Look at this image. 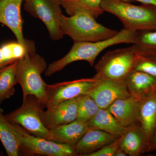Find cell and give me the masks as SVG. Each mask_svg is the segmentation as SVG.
I'll use <instances>...</instances> for the list:
<instances>
[{"label":"cell","mask_w":156,"mask_h":156,"mask_svg":"<svg viewBox=\"0 0 156 156\" xmlns=\"http://www.w3.org/2000/svg\"><path fill=\"white\" fill-rule=\"evenodd\" d=\"M135 33L124 28L114 36L107 40L96 42H74L70 50L65 56L48 66L45 71V75L50 76L70 63L78 61L87 62L92 67L98 55L107 48L119 44H133Z\"/></svg>","instance_id":"1"},{"label":"cell","mask_w":156,"mask_h":156,"mask_svg":"<svg viewBox=\"0 0 156 156\" xmlns=\"http://www.w3.org/2000/svg\"><path fill=\"white\" fill-rule=\"evenodd\" d=\"M47 67L44 58L36 52L27 53L17 60L16 78L22 88L23 99L32 95L46 106L48 85L42 79L41 75Z\"/></svg>","instance_id":"2"},{"label":"cell","mask_w":156,"mask_h":156,"mask_svg":"<svg viewBox=\"0 0 156 156\" xmlns=\"http://www.w3.org/2000/svg\"><path fill=\"white\" fill-rule=\"evenodd\" d=\"M104 12L115 15L124 28L134 32L156 30V7L150 5H135L121 0H103Z\"/></svg>","instance_id":"3"},{"label":"cell","mask_w":156,"mask_h":156,"mask_svg":"<svg viewBox=\"0 0 156 156\" xmlns=\"http://www.w3.org/2000/svg\"><path fill=\"white\" fill-rule=\"evenodd\" d=\"M60 27L64 35L74 42H96L110 38L117 30L98 23L95 17L84 12H77L69 17L62 15Z\"/></svg>","instance_id":"4"},{"label":"cell","mask_w":156,"mask_h":156,"mask_svg":"<svg viewBox=\"0 0 156 156\" xmlns=\"http://www.w3.org/2000/svg\"><path fill=\"white\" fill-rule=\"evenodd\" d=\"M138 54L133 45L109 51L95 65L93 77L98 80L124 82L134 69Z\"/></svg>","instance_id":"5"},{"label":"cell","mask_w":156,"mask_h":156,"mask_svg":"<svg viewBox=\"0 0 156 156\" xmlns=\"http://www.w3.org/2000/svg\"><path fill=\"white\" fill-rule=\"evenodd\" d=\"M44 106L36 98L29 95L23 99L20 108L5 116L10 122L19 125L30 134L51 140V131L45 127L41 119Z\"/></svg>","instance_id":"6"},{"label":"cell","mask_w":156,"mask_h":156,"mask_svg":"<svg viewBox=\"0 0 156 156\" xmlns=\"http://www.w3.org/2000/svg\"><path fill=\"white\" fill-rule=\"evenodd\" d=\"M13 124L20 143V154L21 152L27 155L77 156L74 148L71 146L34 136L19 125Z\"/></svg>","instance_id":"7"},{"label":"cell","mask_w":156,"mask_h":156,"mask_svg":"<svg viewBox=\"0 0 156 156\" xmlns=\"http://www.w3.org/2000/svg\"><path fill=\"white\" fill-rule=\"evenodd\" d=\"M23 2L27 12L44 23L51 40L63 38L64 35L60 24L63 14L58 0H23Z\"/></svg>","instance_id":"8"},{"label":"cell","mask_w":156,"mask_h":156,"mask_svg":"<svg viewBox=\"0 0 156 156\" xmlns=\"http://www.w3.org/2000/svg\"><path fill=\"white\" fill-rule=\"evenodd\" d=\"M100 80L94 77L58 83L48 86V101L46 108L62 101L88 94Z\"/></svg>","instance_id":"9"},{"label":"cell","mask_w":156,"mask_h":156,"mask_svg":"<svg viewBox=\"0 0 156 156\" xmlns=\"http://www.w3.org/2000/svg\"><path fill=\"white\" fill-rule=\"evenodd\" d=\"M23 3V0H0V23L11 30L18 43L29 46L34 42L23 36L21 12Z\"/></svg>","instance_id":"10"},{"label":"cell","mask_w":156,"mask_h":156,"mask_svg":"<svg viewBox=\"0 0 156 156\" xmlns=\"http://www.w3.org/2000/svg\"><path fill=\"white\" fill-rule=\"evenodd\" d=\"M79 97L49 107L46 111L43 110L41 119L45 127L50 130L76 120Z\"/></svg>","instance_id":"11"},{"label":"cell","mask_w":156,"mask_h":156,"mask_svg":"<svg viewBox=\"0 0 156 156\" xmlns=\"http://www.w3.org/2000/svg\"><path fill=\"white\" fill-rule=\"evenodd\" d=\"M88 95L100 108L107 109L116 101L130 95L125 82L100 80Z\"/></svg>","instance_id":"12"},{"label":"cell","mask_w":156,"mask_h":156,"mask_svg":"<svg viewBox=\"0 0 156 156\" xmlns=\"http://www.w3.org/2000/svg\"><path fill=\"white\" fill-rule=\"evenodd\" d=\"M140 100L130 95L116 101L107 109L122 126L128 128L139 124Z\"/></svg>","instance_id":"13"},{"label":"cell","mask_w":156,"mask_h":156,"mask_svg":"<svg viewBox=\"0 0 156 156\" xmlns=\"http://www.w3.org/2000/svg\"><path fill=\"white\" fill-rule=\"evenodd\" d=\"M117 140L119 147L127 155L139 156L147 152L148 142L139 124L127 128Z\"/></svg>","instance_id":"14"},{"label":"cell","mask_w":156,"mask_h":156,"mask_svg":"<svg viewBox=\"0 0 156 156\" xmlns=\"http://www.w3.org/2000/svg\"><path fill=\"white\" fill-rule=\"evenodd\" d=\"M118 138L105 131L89 129L74 148L77 155L89 156Z\"/></svg>","instance_id":"15"},{"label":"cell","mask_w":156,"mask_h":156,"mask_svg":"<svg viewBox=\"0 0 156 156\" xmlns=\"http://www.w3.org/2000/svg\"><path fill=\"white\" fill-rule=\"evenodd\" d=\"M87 123L76 120L50 129L52 141L74 147L89 130Z\"/></svg>","instance_id":"16"},{"label":"cell","mask_w":156,"mask_h":156,"mask_svg":"<svg viewBox=\"0 0 156 156\" xmlns=\"http://www.w3.org/2000/svg\"><path fill=\"white\" fill-rule=\"evenodd\" d=\"M138 119L149 145L156 127V90L140 99Z\"/></svg>","instance_id":"17"},{"label":"cell","mask_w":156,"mask_h":156,"mask_svg":"<svg viewBox=\"0 0 156 156\" xmlns=\"http://www.w3.org/2000/svg\"><path fill=\"white\" fill-rule=\"evenodd\" d=\"M124 82L129 94L139 99L156 90V77L139 71H131Z\"/></svg>","instance_id":"18"},{"label":"cell","mask_w":156,"mask_h":156,"mask_svg":"<svg viewBox=\"0 0 156 156\" xmlns=\"http://www.w3.org/2000/svg\"><path fill=\"white\" fill-rule=\"evenodd\" d=\"M88 128L97 129L120 137L127 128L123 127L111 113L108 109L100 108L90 121L87 122Z\"/></svg>","instance_id":"19"},{"label":"cell","mask_w":156,"mask_h":156,"mask_svg":"<svg viewBox=\"0 0 156 156\" xmlns=\"http://www.w3.org/2000/svg\"><path fill=\"white\" fill-rule=\"evenodd\" d=\"M0 140L2 143L6 153L9 156L20 154V143L13 123L10 122L3 114L0 107Z\"/></svg>","instance_id":"20"},{"label":"cell","mask_w":156,"mask_h":156,"mask_svg":"<svg viewBox=\"0 0 156 156\" xmlns=\"http://www.w3.org/2000/svg\"><path fill=\"white\" fill-rule=\"evenodd\" d=\"M61 7L69 16L76 12H84L95 19L103 14L101 4L103 0H58Z\"/></svg>","instance_id":"21"},{"label":"cell","mask_w":156,"mask_h":156,"mask_svg":"<svg viewBox=\"0 0 156 156\" xmlns=\"http://www.w3.org/2000/svg\"><path fill=\"white\" fill-rule=\"evenodd\" d=\"M17 61L0 69V102L14 95V87L17 83L16 78Z\"/></svg>","instance_id":"22"},{"label":"cell","mask_w":156,"mask_h":156,"mask_svg":"<svg viewBox=\"0 0 156 156\" xmlns=\"http://www.w3.org/2000/svg\"><path fill=\"white\" fill-rule=\"evenodd\" d=\"M132 45L140 54L156 56V30L135 32Z\"/></svg>","instance_id":"23"},{"label":"cell","mask_w":156,"mask_h":156,"mask_svg":"<svg viewBox=\"0 0 156 156\" xmlns=\"http://www.w3.org/2000/svg\"><path fill=\"white\" fill-rule=\"evenodd\" d=\"M5 59L9 63L17 61L27 53L36 52L34 42L29 46H25L18 42L6 43L0 48Z\"/></svg>","instance_id":"24"},{"label":"cell","mask_w":156,"mask_h":156,"mask_svg":"<svg viewBox=\"0 0 156 156\" xmlns=\"http://www.w3.org/2000/svg\"><path fill=\"white\" fill-rule=\"evenodd\" d=\"M100 108L88 94L79 97L76 119L87 123L93 118Z\"/></svg>","instance_id":"25"},{"label":"cell","mask_w":156,"mask_h":156,"mask_svg":"<svg viewBox=\"0 0 156 156\" xmlns=\"http://www.w3.org/2000/svg\"><path fill=\"white\" fill-rule=\"evenodd\" d=\"M134 69L156 77V56L138 53Z\"/></svg>","instance_id":"26"},{"label":"cell","mask_w":156,"mask_h":156,"mask_svg":"<svg viewBox=\"0 0 156 156\" xmlns=\"http://www.w3.org/2000/svg\"><path fill=\"white\" fill-rule=\"evenodd\" d=\"M117 139L114 142L105 145L98 151L90 154L89 156H114L116 151L119 147Z\"/></svg>","instance_id":"27"},{"label":"cell","mask_w":156,"mask_h":156,"mask_svg":"<svg viewBox=\"0 0 156 156\" xmlns=\"http://www.w3.org/2000/svg\"><path fill=\"white\" fill-rule=\"evenodd\" d=\"M156 148V127L148 147L147 152L155 150Z\"/></svg>","instance_id":"28"},{"label":"cell","mask_w":156,"mask_h":156,"mask_svg":"<svg viewBox=\"0 0 156 156\" xmlns=\"http://www.w3.org/2000/svg\"><path fill=\"white\" fill-rule=\"evenodd\" d=\"M123 2H127L130 1H136L142 3L143 5H150L156 7V0H121Z\"/></svg>","instance_id":"29"},{"label":"cell","mask_w":156,"mask_h":156,"mask_svg":"<svg viewBox=\"0 0 156 156\" xmlns=\"http://www.w3.org/2000/svg\"><path fill=\"white\" fill-rule=\"evenodd\" d=\"M9 64L3 56V53H2V50L0 48V69L5 67L9 65Z\"/></svg>","instance_id":"30"},{"label":"cell","mask_w":156,"mask_h":156,"mask_svg":"<svg viewBox=\"0 0 156 156\" xmlns=\"http://www.w3.org/2000/svg\"><path fill=\"white\" fill-rule=\"evenodd\" d=\"M127 155L126 154V153L123 150H122L119 147L118 148V149L116 151L115 153L114 156H126Z\"/></svg>","instance_id":"31"},{"label":"cell","mask_w":156,"mask_h":156,"mask_svg":"<svg viewBox=\"0 0 156 156\" xmlns=\"http://www.w3.org/2000/svg\"><path fill=\"white\" fill-rule=\"evenodd\" d=\"M1 102H0V104H1Z\"/></svg>","instance_id":"32"},{"label":"cell","mask_w":156,"mask_h":156,"mask_svg":"<svg viewBox=\"0 0 156 156\" xmlns=\"http://www.w3.org/2000/svg\"><path fill=\"white\" fill-rule=\"evenodd\" d=\"M155 150H156V148Z\"/></svg>","instance_id":"33"}]
</instances>
